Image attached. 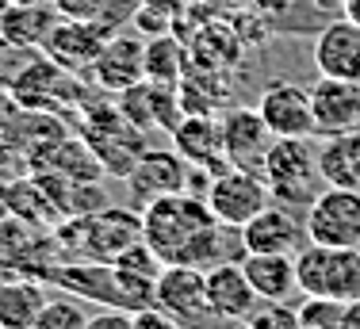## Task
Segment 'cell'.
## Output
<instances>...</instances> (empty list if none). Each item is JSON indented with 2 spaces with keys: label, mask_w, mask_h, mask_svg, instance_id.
<instances>
[{
  "label": "cell",
  "mask_w": 360,
  "mask_h": 329,
  "mask_svg": "<svg viewBox=\"0 0 360 329\" xmlns=\"http://www.w3.org/2000/svg\"><path fill=\"white\" fill-rule=\"evenodd\" d=\"M142 241L165 264L211 268L219 261H242V230L211 214L207 199L176 192L142 207Z\"/></svg>",
  "instance_id": "1"
},
{
  "label": "cell",
  "mask_w": 360,
  "mask_h": 329,
  "mask_svg": "<svg viewBox=\"0 0 360 329\" xmlns=\"http://www.w3.org/2000/svg\"><path fill=\"white\" fill-rule=\"evenodd\" d=\"M264 184L272 192V203L307 207L319 195V153L307 146V138H276L261 169Z\"/></svg>",
  "instance_id": "2"
},
{
  "label": "cell",
  "mask_w": 360,
  "mask_h": 329,
  "mask_svg": "<svg viewBox=\"0 0 360 329\" xmlns=\"http://www.w3.org/2000/svg\"><path fill=\"white\" fill-rule=\"evenodd\" d=\"M84 233L73 230H58V241H65L70 249H77L89 261H104L111 264L119 253H127L131 245L142 241V211H127V207H100V211L77 214Z\"/></svg>",
  "instance_id": "3"
},
{
  "label": "cell",
  "mask_w": 360,
  "mask_h": 329,
  "mask_svg": "<svg viewBox=\"0 0 360 329\" xmlns=\"http://www.w3.org/2000/svg\"><path fill=\"white\" fill-rule=\"evenodd\" d=\"M299 291L303 295H326V299H360V249H338V245H314L307 241L295 253Z\"/></svg>",
  "instance_id": "4"
},
{
  "label": "cell",
  "mask_w": 360,
  "mask_h": 329,
  "mask_svg": "<svg viewBox=\"0 0 360 329\" xmlns=\"http://www.w3.org/2000/svg\"><path fill=\"white\" fill-rule=\"evenodd\" d=\"M307 241L314 245L360 249V192L326 184L303 211Z\"/></svg>",
  "instance_id": "5"
},
{
  "label": "cell",
  "mask_w": 360,
  "mask_h": 329,
  "mask_svg": "<svg viewBox=\"0 0 360 329\" xmlns=\"http://www.w3.org/2000/svg\"><path fill=\"white\" fill-rule=\"evenodd\" d=\"M203 199H207L211 214H215L219 222L242 230L253 214H261L264 207L272 203V192H269L261 172L226 164V169L211 172V184H207V192H203Z\"/></svg>",
  "instance_id": "6"
},
{
  "label": "cell",
  "mask_w": 360,
  "mask_h": 329,
  "mask_svg": "<svg viewBox=\"0 0 360 329\" xmlns=\"http://www.w3.org/2000/svg\"><path fill=\"white\" fill-rule=\"evenodd\" d=\"M257 111L276 138H314L311 89L295 81H269L257 100Z\"/></svg>",
  "instance_id": "7"
},
{
  "label": "cell",
  "mask_w": 360,
  "mask_h": 329,
  "mask_svg": "<svg viewBox=\"0 0 360 329\" xmlns=\"http://www.w3.org/2000/svg\"><path fill=\"white\" fill-rule=\"evenodd\" d=\"M272 142H276V134L269 131V123L261 119L257 108H230L222 115V153H226V164H234V169L261 172Z\"/></svg>",
  "instance_id": "8"
},
{
  "label": "cell",
  "mask_w": 360,
  "mask_h": 329,
  "mask_svg": "<svg viewBox=\"0 0 360 329\" xmlns=\"http://www.w3.org/2000/svg\"><path fill=\"white\" fill-rule=\"evenodd\" d=\"M188 172L192 164L180 157L176 150H146L139 161L127 169V188L134 203H153L176 192H188Z\"/></svg>",
  "instance_id": "9"
},
{
  "label": "cell",
  "mask_w": 360,
  "mask_h": 329,
  "mask_svg": "<svg viewBox=\"0 0 360 329\" xmlns=\"http://www.w3.org/2000/svg\"><path fill=\"white\" fill-rule=\"evenodd\" d=\"M303 245H307V226L284 203H269L261 214H253L242 226V249L245 253H288V257H295Z\"/></svg>",
  "instance_id": "10"
},
{
  "label": "cell",
  "mask_w": 360,
  "mask_h": 329,
  "mask_svg": "<svg viewBox=\"0 0 360 329\" xmlns=\"http://www.w3.org/2000/svg\"><path fill=\"white\" fill-rule=\"evenodd\" d=\"M104 42L108 34L96 20H58V27L42 42V54L54 65H62L65 73H89Z\"/></svg>",
  "instance_id": "11"
},
{
  "label": "cell",
  "mask_w": 360,
  "mask_h": 329,
  "mask_svg": "<svg viewBox=\"0 0 360 329\" xmlns=\"http://www.w3.org/2000/svg\"><path fill=\"white\" fill-rule=\"evenodd\" d=\"M314 108V138H333L360 127V81L322 77L311 89Z\"/></svg>",
  "instance_id": "12"
},
{
  "label": "cell",
  "mask_w": 360,
  "mask_h": 329,
  "mask_svg": "<svg viewBox=\"0 0 360 329\" xmlns=\"http://www.w3.org/2000/svg\"><path fill=\"white\" fill-rule=\"evenodd\" d=\"M314 69L319 77L338 81H360V23L353 20H330L314 39Z\"/></svg>",
  "instance_id": "13"
},
{
  "label": "cell",
  "mask_w": 360,
  "mask_h": 329,
  "mask_svg": "<svg viewBox=\"0 0 360 329\" xmlns=\"http://www.w3.org/2000/svg\"><path fill=\"white\" fill-rule=\"evenodd\" d=\"M89 73L108 92H123L131 84L146 81V42L134 39V34H111Z\"/></svg>",
  "instance_id": "14"
},
{
  "label": "cell",
  "mask_w": 360,
  "mask_h": 329,
  "mask_svg": "<svg viewBox=\"0 0 360 329\" xmlns=\"http://www.w3.org/2000/svg\"><path fill=\"white\" fill-rule=\"evenodd\" d=\"M207 276V307L215 310L219 318H230V322H245V318L257 310V291L253 283L245 280L242 261H219L211 268H203Z\"/></svg>",
  "instance_id": "15"
},
{
  "label": "cell",
  "mask_w": 360,
  "mask_h": 329,
  "mask_svg": "<svg viewBox=\"0 0 360 329\" xmlns=\"http://www.w3.org/2000/svg\"><path fill=\"white\" fill-rule=\"evenodd\" d=\"M173 142L176 153L184 157L192 169H226V153H222V123H215L211 115H184L173 127Z\"/></svg>",
  "instance_id": "16"
},
{
  "label": "cell",
  "mask_w": 360,
  "mask_h": 329,
  "mask_svg": "<svg viewBox=\"0 0 360 329\" xmlns=\"http://www.w3.org/2000/svg\"><path fill=\"white\" fill-rule=\"evenodd\" d=\"M58 8L54 4H4L0 12V39L20 54L42 50V42L50 39V31L58 27Z\"/></svg>",
  "instance_id": "17"
},
{
  "label": "cell",
  "mask_w": 360,
  "mask_h": 329,
  "mask_svg": "<svg viewBox=\"0 0 360 329\" xmlns=\"http://www.w3.org/2000/svg\"><path fill=\"white\" fill-rule=\"evenodd\" d=\"M242 268L261 302H288L299 291L295 257L288 253H242Z\"/></svg>",
  "instance_id": "18"
},
{
  "label": "cell",
  "mask_w": 360,
  "mask_h": 329,
  "mask_svg": "<svg viewBox=\"0 0 360 329\" xmlns=\"http://www.w3.org/2000/svg\"><path fill=\"white\" fill-rule=\"evenodd\" d=\"M319 172H322V184L356 188L360 192V127L326 138V146L319 150Z\"/></svg>",
  "instance_id": "19"
},
{
  "label": "cell",
  "mask_w": 360,
  "mask_h": 329,
  "mask_svg": "<svg viewBox=\"0 0 360 329\" xmlns=\"http://www.w3.org/2000/svg\"><path fill=\"white\" fill-rule=\"evenodd\" d=\"M46 302L39 280H0V329H31Z\"/></svg>",
  "instance_id": "20"
},
{
  "label": "cell",
  "mask_w": 360,
  "mask_h": 329,
  "mask_svg": "<svg viewBox=\"0 0 360 329\" xmlns=\"http://www.w3.org/2000/svg\"><path fill=\"white\" fill-rule=\"evenodd\" d=\"M188 73V50L173 31L146 39V81L153 84H180Z\"/></svg>",
  "instance_id": "21"
},
{
  "label": "cell",
  "mask_w": 360,
  "mask_h": 329,
  "mask_svg": "<svg viewBox=\"0 0 360 329\" xmlns=\"http://www.w3.org/2000/svg\"><path fill=\"white\" fill-rule=\"evenodd\" d=\"M341 314H345V302L326 295H307L295 307L299 329H341Z\"/></svg>",
  "instance_id": "22"
},
{
  "label": "cell",
  "mask_w": 360,
  "mask_h": 329,
  "mask_svg": "<svg viewBox=\"0 0 360 329\" xmlns=\"http://www.w3.org/2000/svg\"><path fill=\"white\" fill-rule=\"evenodd\" d=\"M89 325V310L81 307V302L73 299H50L46 307H42L39 322L31 329H84Z\"/></svg>",
  "instance_id": "23"
},
{
  "label": "cell",
  "mask_w": 360,
  "mask_h": 329,
  "mask_svg": "<svg viewBox=\"0 0 360 329\" xmlns=\"http://www.w3.org/2000/svg\"><path fill=\"white\" fill-rule=\"evenodd\" d=\"M245 329H299V318L288 302H269L264 310H253L245 318Z\"/></svg>",
  "instance_id": "24"
},
{
  "label": "cell",
  "mask_w": 360,
  "mask_h": 329,
  "mask_svg": "<svg viewBox=\"0 0 360 329\" xmlns=\"http://www.w3.org/2000/svg\"><path fill=\"white\" fill-rule=\"evenodd\" d=\"M131 322H134V329H176L180 322L173 314H169L165 307H142V310H131Z\"/></svg>",
  "instance_id": "25"
},
{
  "label": "cell",
  "mask_w": 360,
  "mask_h": 329,
  "mask_svg": "<svg viewBox=\"0 0 360 329\" xmlns=\"http://www.w3.org/2000/svg\"><path fill=\"white\" fill-rule=\"evenodd\" d=\"M62 20H96L108 0H50Z\"/></svg>",
  "instance_id": "26"
},
{
  "label": "cell",
  "mask_w": 360,
  "mask_h": 329,
  "mask_svg": "<svg viewBox=\"0 0 360 329\" xmlns=\"http://www.w3.org/2000/svg\"><path fill=\"white\" fill-rule=\"evenodd\" d=\"M84 329H134V322H131V310L104 307L100 314H89V325Z\"/></svg>",
  "instance_id": "27"
},
{
  "label": "cell",
  "mask_w": 360,
  "mask_h": 329,
  "mask_svg": "<svg viewBox=\"0 0 360 329\" xmlns=\"http://www.w3.org/2000/svg\"><path fill=\"white\" fill-rule=\"evenodd\" d=\"M250 4L257 8V12H264L269 20H276V15H284L288 8L295 4V0H250Z\"/></svg>",
  "instance_id": "28"
},
{
  "label": "cell",
  "mask_w": 360,
  "mask_h": 329,
  "mask_svg": "<svg viewBox=\"0 0 360 329\" xmlns=\"http://www.w3.org/2000/svg\"><path fill=\"white\" fill-rule=\"evenodd\" d=\"M341 329H360V299L345 302V314H341Z\"/></svg>",
  "instance_id": "29"
},
{
  "label": "cell",
  "mask_w": 360,
  "mask_h": 329,
  "mask_svg": "<svg viewBox=\"0 0 360 329\" xmlns=\"http://www.w3.org/2000/svg\"><path fill=\"white\" fill-rule=\"evenodd\" d=\"M4 219H12V188L0 184V222Z\"/></svg>",
  "instance_id": "30"
},
{
  "label": "cell",
  "mask_w": 360,
  "mask_h": 329,
  "mask_svg": "<svg viewBox=\"0 0 360 329\" xmlns=\"http://www.w3.org/2000/svg\"><path fill=\"white\" fill-rule=\"evenodd\" d=\"M341 15L353 20V23H360V0H341Z\"/></svg>",
  "instance_id": "31"
},
{
  "label": "cell",
  "mask_w": 360,
  "mask_h": 329,
  "mask_svg": "<svg viewBox=\"0 0 360 329\" xmlns=\"http://www.w3.org/2000/svg\"><path fill=\"white\" fill-rule=\"evenodd\" d=\"M8 4H50V0H8Z\"/></svg>",
  "instance_id": "32"
},
{
  "label": "cell",
  "mask_w": 360,
  "mask_h": 329,
  "mask_svg": "<svg viewBox=\"0 0 360 329\" xmlns=\"http://www.w3.org/2000/svg\"><path fill=\"white\" fill-rule=\"evenodd\" d=\"M176 329H195V325H184V322H180V325H176Z\"/></svg>",
  "instance_id": "33"
},
{
  "label": "cell",
  "mask_w": 360,
  "mask_h": 329,
  "mask_svg": "<svg viewBox=\"0 0 360 329\" xmlns=\"http://www.w3.org/2000/svg\"><path fill=\"white\" fill-rule=\"evenodd\" d=\"M4 4H8V0H0V12H4Z\"/></svg>",
  "instance_id": "34"
}]
</instances>
